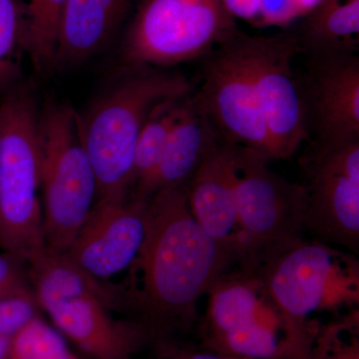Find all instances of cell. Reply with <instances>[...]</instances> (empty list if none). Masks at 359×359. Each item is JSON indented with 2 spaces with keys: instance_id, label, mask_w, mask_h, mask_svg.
Here are the masks:
<instances>
[{
  "instance_id": "8fae6325",
  "label": "cell",
  "mask_w": 359,
  "mask_h": 359,
  "mask_svg": "<svg viewBox=\"0 0 359 359\" xmlns=\"http://www.w3.org/2000/svg\"><path fill=\"white\" fill-rule=\"evenodd\" d=\"M245 44L273 161L289 159L309 137L301 78L294 69L301 52L297 39L294 33L245 35Z\"/></svg>"
},
{
  "instance_id": "1f68e13d",
  "label": "cell",
  "mask_w": 359,
  "mask_h": 359,
  "mask_svg": "<svg viewBox=\"0 0 359 359\" xmlns=\"http://www.w3.org/2000/svg\"><path fill=\"white\" fill-rule=\"evenodd\" d=\"M237 358V359H245V358Z\"/></svg>"
},
{
  "instance_id": "7a4b0ae2",
  "label": "cell",
  "mask_w": 359,
  "mask_h": 359,
  "mask_svg": "<svg viewBox=\"0 0 359 359\" xmlns=\"http://www.w3.org/2000/svg\"><path fill=\"white\" fill-rule=\"evenodd\" d=\"M80 114L82 136L97 182V199L131 195L135 153L144 125L156 106L192 92L183 75L162 68L132 67Z\"/></svg>"
},
{
  "instance_id": "7c38bea8",
  "label": "cell",
  "mask_w": 359,
  "mask_h": 359,
  "mask_svg": "<svg viewBox=\"0 0 359 359\" xmlns=\"http://www.w3.org/2000/svg\"><path fill=\"white\" fill-rule=\"evenodd\" d=\"M148 205L149 200L131 195L96 201L66 254L100 282L131 269L145 241Z\"/></svg>"
},
{
  "instance_id": "30bf717a",
  "label": "cell",
  "mask_w": 359,
  "mask_h": 359,
  "mask_svg": "<svg viewBox=\"0 0 359 359\" xmlns=\"http://www.w3.org/2000/svg\"><path fill=\"white\" fill-rule=\"evenodd\" d=\"M194 95L222 140L273 162L245 33L238 30L205 56L202 85Z\"/></svg>"
},
{
  "instance_id": "4316f807",
  "label": "cell",
  "mask_w": 359,
  "mask_h": 359,
  "mask_svg": "<svg viewBox=\"0 0 359 359\" xmlns=\"http://www.w3.org/2000/svg\"><path fill=\"white\" fill-rule=\"evenodd\" d=\"M32 290L28 278L27 264L2 252L0 254V297Z\"/></svg>"
},
{
  "instance_id": "6da1fadb",
  "label": "cell",
  "mask_w": 359,
  "mask_h": 359,
  "mask_svg": "<svg viewBox=\"0 0 359 359\" xmlns=\"http://www.w3.org/2000/svg\"><path fill=\"white\" fill-rule=\"evenodd\" d=\"M233 266L193 216L186 187L160 190L149 199L145 241L131 268L137 320L158 346L171 344L195 325L201 297Z\"/></svg>"
},
{
  "instance_id": "277c9868",
  "label": "cell",
  "mask_w": 359,
  "mask_h": 359,
  "mask_svg": "<svg viewBox=\"0 0 359 359\" xmlns=\"http://www.w3.org/2000/svg\"><path fill=\"white\" fill-rule=\"evenodd\" d=\"M269 294L297 327L316 335L323 323L359 309L358 256L306 237L256 269Z\"/></svg>"
},
{
  "instance_id": "ac0fdd59",
  "label": "cell",
  "mask_w": 359,
  "mask_h": 359,
  "mask_svg": "<svg viewBox=\"0 0 359 359\" xmlns=\"http://www.w3.org/2000/svg\"><path fill=\"white\" fill-rule=\"evenodd\" d=\"M309 55L355 52L359 43V0H318L294 33Z\"/></svg>"
},
{
  "instance_id": "f1b7e54d",
  "label": "cell",
  "mask_w": 359,
  "mask_h": 359,
  "mask_svg": "<svg viewBox=\"0 0 359 359\" xmlns=\"http://www.w3.org/2000/svg\"><path fill=\"white\" fill-rule=\"evenodd\" d=\"M233 18L256 22L259 0H222Z\"/></svg>"
},
{
  "instance_id": "e0dca14e",
  "label": "cell",
  "mask_w": 359,
  "mask_h": 359,
  "mask_svg": "<svg viewBox=\"0 0 359 359\" xmlns=\"http://www.w3.org/2000/svg\"><path fill=\"white\" fill-rule=\"evenodd\" d=\"M221 141L195 95L189 94L163 151L151 197L163 189L186 187Z\"/></svg>"
},
{
  "instance_id": "484cf974",
  "label": "cell",
  "mask_w": 359,
  "mask_h": 359,
  "mask_svg": "<svg viewBox=\"0 0 359 359\" xmlns=\"http://www.w3.org/2000/svg\"><path fill=\"white\" fill-rule=\"evenodd\" d=\"M302 0H259L256 22L264 25H285L304 15Z\"/></svg>"
},
{
  "instance_id": "7402d4cb",
  "label": "cell",
  "mask_w": 359,
  "mask_h": 359,
  "mask_svg": "<svg viewBox=\"0 0 359 359\" xmlns=\"http://www.w3.org/2000/svg\"><path fill=\"white\" fill-rule=\"evenodd\" d=\"M25 53L20 0H0V88L13 84Z\"/></svg>"
},
{
  "instance_id": "44dd1931",
  "label": "cell",
  "mask_w": 359,
  "mask_h": 359,
  "mask_svg": "<svg viewBox=\"0 0 359 359\" xmlns=\"http://www.w3.org/2000/svg\"><path fill=\"white\" fill-rule=\"evenodd\" d=\"M25 53L39 71L56 65L59 25L66 0H20Z\"/></svg>"
},
{
  "instance_id": "8992f818",
  "label": "cell",
  "mask_w": 359,
  "mask_h": 359,
  "mask_svg": "<svg viewBox=\"0 0 359 359\" xmlns=\"http://www.w3.org/2000/svg\"><path fill=\"white\" fill-rule=\"evenodd\" d=\"M40 196L47 249L69 250L97 199V182L85 148L80 114L66 103L39 109Z\"/></svg>"
},
{
  "instance_id": "3957f363",
  "label": "cell",
  "mask_w": 359,
  "mask_h": 359,
  "mask_svg": "<svg viewBox=\"0 0 359 359\" xmlns=\"http://www.w3.org/2000/svg\"><path fill=\"white\" fill-rule=\"evenodd\" d=\"M203 347L245 359H306L316 335L297 327L255 269L233 266L208 292Z\"/></svg>"
},
{
  "instance_id": "9a60e30c",
  "label": "cell",
  "mask_w": 359,
  "mask_h": 359,
  "mask_svg": "<svg viewBox=\"0 0 359 359\" xmlns=\"http://www.w3.org/2000/svg\"><path fill=\"white\" fill-rule=\"evenodd\" d=\"M187 199L198 223L230 257L245 266L248 248L233 192L231 149L223 140L205 158L186 186Z\"/></svg>"
},
{
  "instance_id": "d6986e66",
  "label": "cell",
  "mask_w": 359,
  "mask_h": 359,
  "mask_svg": "<svg viewBox=\"0 0 359 359\" xmlns=\"http://www.w3.org/2000/svg\"><path fill=\"white\" fill-rule=\"evenodd\" d=\"M28 278L40 308L47 302L95 294L118 299L103 282L92 278L66 252L47 249L27 264Z\"/></svg>"
},
{
  "instance_id": "83f0119b",
  "label": "cell",
  "mask_w": 359,
  "mask_h": 359,
  "mask_svg": "<svg viewBox=\"0 0 359 359\" xmlns=\"http://www.w3.org/2000/svg\"><path fill=\"white\" fill-rule=\"evenodd\" d=\"M159 348L163 353V359H237L215 353L207 349L194 351V349L180 348L173 344H163L159 346Z\"/></svg>"
},
{
  "instance_id": "2e32d148",
  "label": "cell",
  "mask_w": 359,
  "mask_h": 359,
  "mask_svg": "<svg viewBox=\"0 0 359 359\" xmlns=\"http://www.w3.org/2000/svg\"><path fill=\"white\" fill-rule=\"evenodd\" d=\"M132 0H66L56 65H74L102 50L128 15Z\"/></svg>"
},
{
  "instance_id": "5bb4252c",
  "label": "cell",
  "mask_w": 359,
  "mask_h": 359,
  "mask_svg": "<svg viewBox=\"0 0 359 359\" xmlns=\"http://www.w3.org/2000/svg\"><path fill=\"white\" fill-rule=\"evenodd\" d=\"M118 299L95 294L76 295L41 306L54 325L80 349L95 359H133L153 342L141 321L116 320L110 309Z\"/></svg>"
},
{
  "instance_id": "603a6c76",
  "label": "cell",
  "mask_w": 359,
  "mask_h": 359,
  "mask_svg": "<svg viewBox=\"0 0 359 359\" xmlns=\"http://www.w3.org/2000/svg\"><path fill=\"white\" fill-rule=\"evenodd\" d=\"M306 359H359V309L323 325Z\"/></svg>"
},
{
  "instance_id": "ba28073f",
  "label": "cell",
  "mask_w": 359,
  "mask_h": 359,
  "mask_svg": "<svg viewBox=\"0 0 359 359\" xmlns=\"http://www.w3.org/2000/svg\"><path fill=\"white\" fill-rule=\"evenodd\" d=\"M230 149L238 221L248 248L242 268L254 269L304 238L306 192L302 183L276 174L257 153L233 145Z\"/></svg>"
},
{
  "instance_id": "ffe728a7",
  "label": "cell",
  "mask_w": 359,
  "mask_h": 359,
  "mask_svg": "<svg viewBox=\"0 0 359 359\" xmlns=\"http://www.w3.org/2000/svg\"><path fill=\"white\" fill-rule=\"evenodd\" d=\"M188 95L166 99L158 104L149 115L135 153L131 191L134 197L150 199L151 187L163 151Z\"/></svg>"
},
{
  "instance_id": "d4e9b609",
  "label": "cell",
  "mask_w": 359,
  "mask_h": 359,
  "mask_svg": "<svg viewBox=\"0 0 359 359\" xmlns=\"http://www.w3.org/2000/svg\"><path fill=\"white\" fill-rule=\"evenodd\" d=\"M40 309L32 290L0 297V334L14 339L27 323L40 316Z\"/></svg>"
},
{
  "instance_id": "9c48e42d",
  "label": "cell",
  "mask_w": 359,
  "mask_h": 359,
  "mask_svg": "<svg viewBox=\"0 0 359 359\" xmlns=\"http://www.w3.org/2000/svg\"><path fill=\"white\" fill-rule=\"evenodd\" d=\"M304 231L359 255V138L313 140L299 160Z\"/></svg>"
},
{
  "instance_id": "4fadbf2b",
  "label": "cell",
  "mask_w": 359,
  "mask_h": 359,
  "mask_svg": "<svg viewBox=\"0 0 359 359\" xmlns=\"http://www.w3.org/2000/svg\"><path fill=\"white\" fill-rule=\"evenodd\" d=\"M301 78L313 140L359 138V57L355 52L311 54Z\"/></svg>"
},
{
  "instance_id": "f546056e",
  "label": "cell",
  "mask_w": 359,
  "mask_h": 359,
  "mask_svg": "<svg viewBox=\"0 0 359 359\" xmlns=\"http://www.w3.org/2000/svg\"><path fill=\"white\" fill-rule=\"evenodd\" d=\"M13 340L11 337L0 334V359H11Z\"/></svg>"
},
{
  "instance_id": "cb8c5ba5",
  "label": "cell",
  "mask_w": 359,
  "mask_h": 359,
  "mask_svg": "<svg viewBox=\"0 0 359 359\" xmlns=\"http://www.w3.org/2000/svg\"><path fill=\"white\" fill-rule=\"evenodd\" d=\"M11 359H81L46 321L37 316L14 337Z\"/></svg>"
},
{
  "instance_id": "4dcf8cb0",
  "label": "cell",
  "mask_w": 359,
  "mask_h": 359,
  "mask_svg": "<svg viewBox=\"0 0 359 359\" xmlns=\"http://www.w3.org/2000/svg\"><path fill=\"white\" fill-rule=\"evenodd\" d=\"M302 4H304V11L306 13H308L309 9L311 8L318 1V0H302Z\"/></svg>"
},
{
  "instance_id": "5b68a950",
  "label": "cell",
  "mask_w": 359,
  "mask_h": 359,
  "mask_svg": "<svg viewBox=\"0 0 359 359\" xmlns=\"http://www.w3.org/2000/svg\"><path fill=\"white\" fill-rule=\"evenodd\" d=\"M39 115L26 90L14 91L0 102V249L26 264L46 250Z\"/></svg>"
},
{
  "instance_id": "52a82bcc",
  "label": "cell",
  "mask_w": 359,
  "mask_h": 359,
  "mask_svg": "<svg viewBox=\"0 0 359 359\" xmlns=\"http://www.w3.org/2000/svg\"><path fill=\"white\" fill-rule=\"evenodd\" d=\"M238 32L222 0H141L123 40V62L164 69L205 58Z\"/></svg>"
}]
</instances>
